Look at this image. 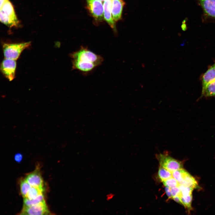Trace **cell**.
<instances>
[{
	"instance_id": "obj_22",
	"label": "cell",
	"mask_w": 215,
	"mask_h": 215,
	"mask_svg": "<svg viewBox=\"0 0 215 215\" xmlns=\"http://www.w3.org/2000/svg\"><path fill=\"white\" fill-rule=\"evenodd\" d=\"M178 187L180 190L182 195L183 196L192 194V192L194 189L190 187L180 184Z\"/></svg>"
},
{
	"instance_id": "obj_23",
	"label": "cell",
	"mask_w": 215,
	"mask_h": 215,
	"mask_svg": "<svg viewBox=\"0 0 215 215\" xmlns=\"http://www.w3.org/2000/svg\"><path fill=\"white\" fill-rule=\"evenodd\" d=\"M171 190L172 198L177 196H181L182 195L180 190L178 186L171 188Z\"/></svg>"
},
{
	"instance_id": "obj_1",
	"label": "cell",
	"mask_w": 215,
	"mask_h": 215,
	"mask_svg": "<svg viewBox=\"0 0 215 215\" xmlns=\"http://www.w3.org/2000/svg\"><path fill=\"white\" fill-rule=\"evenodd\" d=\"M72 70H77L84 75H88L102 64L103 57L89 49L81 46L78 50L70 54Z\"/></svg>"
},
{
	"instance_id": "obj_5",
	"label": "cell",
	"mask_w": 215,
	"mask_h": 215,
	"mask_svg": "<svg viewBox=\"0 0 215 215\" xmlns=\"http://www.w3.org/2000/svg\"><path fill=\"white\" fill-rule=\"evenodd\" d=\"M87 8L95 19L101 21L104 18L103 4L99 0H86Z\"/></svg>"
},
{
	"instance_id": "obj_3",
	"label": "cell",
	"mask_w": 215,
	"mask_h": 215,
	"mask_svg": "<svg viewBox=\"0 0 215 215\" xmlns=\"http://www.w3.org/2000/svg\"><path fill=\"white\" fill-rule=\"evenodd\" d=\"M31 44L30 42L16 43H4L2 46L4 55L5 58L16 60L22 52Z\"/></svg>"
},
{
	"instance_id": "obj_20",
	"label": "cell",
	"mask_w": 215,
	"mask_h": 215,
	"mask_svg": "<svg viewBox=\"0 0 215 215\" xmlns=\"http://www.w3.org/2000/svg\"><path fill=\"white\" fill-rule=\"evenodd\" d=\"M162 182L165 186L170 188L178 186L179 185L176 180L173 177L163 181Z\"/></svg>"
},
{
	"instance_id": "obj_12",
	"label": "cell",
	"mask_w": 215,
	"mask_h": 215,
	"mask_svg": "<svg viewBox=\"0 0 215 215\" xmlns=\"http://www.w3.org/2000/svg\"><path fill=\"white\" fill-rule=\"evenodd\" d=\"M206 14L215 18V0H198Z\"/></svg>"
},
{
	"instance_id": "obj_14",
	"label": "cell",
	"mask_w": 215,
	"mask_h": 215,
	"mask_svg": "<svg viewBox=\"0 0 215 215\" xmlns=\"http://www.w3.org/2000/svg\"><path fill=\"white\" fill-rule=\"evenodd\" d=\"M215 97V80L208 84L202 90L200 98Z\"/></svg>"
},
{
	"instance_id": "obj_2",
	"label": "cell",
	"mask_w": 215,
	"mask_h": 215,
	"mask_svg": "<svg viewBox=\"0 0 215 215\" xmlns=\"http://www.w3.org/2000/svg\"><path fill=\"white\" fill-rule=\"evenodd\" d=\"M0 21L10 27H17L19 22L15 14L13 5L8 0L0 7Z\"/></svg>"
},
{
	"instance_id": "obj_26",
	"label": "cell",
	"mask_w": 215,
	"mask_h": 215,
	"mask_svg": "<svg viewBox=\"0 0 215 215\" xmlns=\"http://www.w3.org/2000/svg\"><path fill=\"white\" fill-rule=\"evenodd\" d=\"M180 196H177L173 197L172 199L176 202L182 204Z\"/></svg>"
},
{
	"instance_id": "obj_4",
	"label": "cell",
	"mask_w": 215,
	"mask_h": 215,
	"mask_svg": "<svg viewBox=\"0 0 215 215\" xmlns=\"http://www.w3.org/2000/svg\"><path fill=\"white\" fill-rule=\"evenodd\" d=\"M160 166L171 172L182 168L181 162L169 156L160 153L157 156Z\"/></svg>"
},
{
	"instance_id": "obj_19",
	"label": "cell",
	"mask_w": 215,
	"mask_h": 215,
	"mask_svg": "<svg viewBox=\"0 0 215 215\" xmlns=\"http://www.w3.org/2000/svg\"><path fill=\"white\" fill-rule=\"evenodd\" d=\"M180 197L182 204L188 210H191V204L192 199V195L186 196L181 195Z\"/></svg>"
},
{
	"instance_id": "obj_18",
	"label": "cell",
	"mask_w": 215,
	"mask_h": 215,
	"mask_svg": "<svg viewBox=\"0 0 215 215\" xmlns=\"http://www.w3.org/2000/svg\"><path fill=\"white\" fill-rule=\"evenodd\" d=\"M32 186L27 181L26 179L22 180L20 182V192L24 198L26 197L27 195Z\"/></svg>"
},
{
	"instance_id": "obj_7",
	"label": "cell",
	"mask_w": 215,
	"mask_h": 215,
	"mask_svg": "<svg viewBox=\"0 0 215 215\" xmlns=\"http://www.w3.org/2000/svg\"><path fill=\"white\" fill-rule=\"evenodd\" d=\"M16 67V60L5 58L1 63L0 69L5 77L11 81L15 78Z\"/></svg>"
},
{
	"instance_id": "obj_10",
	"label": "cell",
	"mask_w": 215,
	"mask_h": 215,
	"mask_svg": "<svg viewBox=\"0 0 215 215\" xmlns=\"http://www.w3.org/2000/svg\"><path fill=\"white\" fill-rule=\"evenodd\" d=\"M111 3L112 0H106L104 1V18L110 26L115 30V22L112 17L111 13Z\"/></svg>"
},
{
	"instance_id": "obj_11",
	"label": "cell",
	"mask_w": 215,
	"mask_h": 215,
	"mask_svg": "<svg viewBox=\"0 0 215 215\" xmlns=\"http://www.w3.org/2000/svg\"><path fill=\"white\" fill-rule=\"evenodd\" d=\"M215 80V63L209 67L202 78V90L209 83Z\"/></svg>"
},
{
	"instance_id": "obj_27",
	"label": "cell",
	"mask_w": 215,
	"mask_h": 215,
	"mask_svg": "<svg viewBox=\"0 0 215 215\" xmlns=\"http://www.w3.org/2000/svg\"><path fill=\"white\" fill-rule=\"evenodd\" d=\"M8 0H0V7H1L3 4Z\"/></svg>"
},
{
	"instance_id": "obj_6",
	"label": "cell",
	"mask_w": 215,
	"mask_h": 215,
	"mask_svg": "<svg viewBox=\"0 0 215 215\" xmlns=\"http://www.w3.org/2000/svg\"><path fill=\"white\" fill-rule=\"evenodd\" d=\"M45 201L29 206L23 205L19 214L47 215L50 214Z\"/></svg>"
},
{
	"instance_id": "obj_16",
	"label": "cell",
	"mask_w": 215,
	"mask_h": 215,
	"mask_svg": "<svg viewBox=\"0 0 215 215\" xmlns=\"http://www.w3.org/2000/svg\"><path fill=\"white\" fill-rule=\"evenodd\" d=\"M158 176L162 182L173 177L171 172L161 166L159 168Z\"/></svg>"
},
{
	"instance_id": "obj_17",
	"label": "cell",
	"mask_w": 215,
	"mask_h": 215,
	"mask_svg": "<svg viewBox=\"0 0 215 215\" xmlns=\"http://www.w3.org/2000/svg\"><path fill=\"white\" fill-rule=\"evenodd\" d=\"M43 191L38 188L32 187L25 198L29 199H35L42 194Z\"/></svg>"
},
{
	"instance_id": "obj_25",
	"label": "cell",
	"mask_w": 215,
	"mask_h": 215,
	"mask_svg": "<svg viewBox=\"0 0 215 215\" xmlns=\"http://www.w3.org/2000/svg\"><path fill=\"white\" fill-rule=\"evenodd\" d=\"M165 190L166 194L168 198L169 199L172 198V196L171 194V188L168 187H165Z\"/></svg>"
},
{
	"instance_id": "obj_24",
	"label": "cell",
	"mask_w": 215,
	"mask_h": 215,
	"mask_svg": "<svg viewBox=\"0 0 215 215\" xmlns=\"http://www.w3.org/2000/svg\"><path fill=\"white\" fill-rule=\"evenodd\" d=\"M23 158L22 155L20 153H16L14 156L15 160L18 162H20Z\"/></svg>"
},
{
	"instance_id": "obj_15",
	"label": "cell",
	"mask_w": 215,
	"mask_h": 215,
	"mask_svg": "<svg viewBox=\"0 0 215 215\" xmlns=\"http://www.w3.org/2000/svg\"><path fill=\"white\" fill-rule=\"evenodd\" d=\"M45 201L44 196L42 194L37 197L32 199H29L26 198H24V205L29 206L39 204Z\"/></svg>"
},
{
	"instance_id": "obj_13",
	"label": "cell",
	"mask_w": 215,
	"mask_h": 215,
	"mask_svg": "<svg viewBox=\"0 0 215 215\" xmlns=\"http://www.w3.org/2000/svg\"><path fill=\"white\" fill-rule=\"evenodd\" d=\"M180 185L190 187L194 188L198 187V184L195 179L185 170L183 180Z\"/></svg>"
},
{
	"instance_id": "obj_29",
	"label": "cell",
	"mask_w": 215,
	"mask_h": 215,
	"mask_svg": "<svg viewBox=\"0 0 215 215\" xmlns=\"http://www.w3.org/2000/svg\"><path fill=\"white\" fill-rule=\"evenodd\" d=\"M99 0L101 1H105L106 0Z\"/></svg>"
},
{
	"instance_id": "obj_9",
	"label": "cell",
	"mask_w": 215,
	"mask_h": 215,
	"mask_svg": "<svg viewBox=\"0 0 215 215\" xmlns=\"http://www.w3.org/2000/svg\"><path fill=\"white\" fill-rule=\"evenodd\" d=\"M125 4L123 0H112L111 13L115 22L121 19L123 7Z\"/></svg>"
},
{
	"instance_id": "obj_21",
	"label": "cell",
	"mask_w": 215,
	"mask_h": 215,
	"mask_svg": "<svg viewBox=\"0 0 215 215\" xmlns=\"http://www.w3.org/2000/svg\"><path fill=\"white\" fill-rule=\"evenodd\" d=\"M185 170L182 168L172 173L173 177L180 184L183 180V173Z\"/></svg>"
},
{
	"instance_id": "obj_8",
	"label": "cell",
	"mask_w": 215,
	"mask_h": 215,
	"mask_svg": "<svg viewBox=\"0 0 215 215\" xmlns=\"http://www.w3.org/2000/svg\"><path fill=\"white\" fill-rule=\"evenodd\" d=\"M25 179L32 187L44 190L43 181L38 168L27 175Z\"/></svg>"
},
{
	"instance_id": "obj_28",
	"label": "cell",
	"mask_w": 215,
	"mask_h": 215,
	"mask_svg": "<svg viewBox=\"0 0 215 215\" xmlns=\"http://www.w3.org/2000/svg\"><path fill=\"white\" fill-rule=\"evenodd\" d=\"M113 196L112 194H109L107 196V198L108 199V200L110 199H111L112 198Z\"/></svg>"
}]
</instances>
